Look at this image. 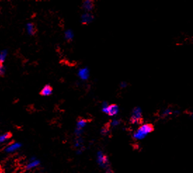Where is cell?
Listing matches in <instances>:
<instances>
[{
	"label": "cell",
	"mask_w": 193,
	"mask_h": 173,
	"mask_svg": "<svg viewBox=\"0 0 193 173\" xmlns=\"http://www.w3.org/2000/svg\"><path fill=\"white\" fill-rule=\"evenodd\" d=\"M153 130V125L150 124H145L141 126L139 129H138L136 133H134V137L136 139H142L145 137L148 134L150 133Z\"/></svg>",
	"instance_id": "obj_1"
},
{
	"label": "cell",
	"mask_w": 193,
	"mask_h": 173,
	"mask_svg": "<svg viewBox=\"0 0 193 173\" xmlns=\"http://www.w3.org/2000/svg\"><path fill=\"white\" fill-rule=\"evenodd\" d=\"M97 162L101 168L109 170V160L102 151H98L97 153Z\"/></svg>",
	"instance_id": "obj_2"
},
{
	"label": "cell",
	"mask_w": 193,
	"mask_h": 173,
	"mask_svg": "<svg viewBox=\"0 0 193 173\" xmlns=\"http://www.w3.org/2000/svg\"><path fill=\"white\" fill-rule=\"evenodd\" d=\"M118 106L115 104H112L109 106L107 103H103V111L106 114L110 116H114L118 112Z\"/></svg>",
	"instance_id": "obj_3"
},
{
	"label": "cell",
	"mask_w": 193,
	"mask_h": 173,
	"mask_svg": "<svg viewBox=\"0 0 193 173\" xmlns=\"http://www.w3.org/2000/svg\"><path fill=\"white\" fill-rule=\"evenodd\" d=\"M78 77H79V79H81V80H87L89 79V70L87 68H79L77 73Z\"/></svg>",
	"instance_id": "obj_4"
},
{
	"label": "cell",
	"mask_w": 193,
	"mask_h": 173,
	"mask_svg": "<svg viewBox=\"0 0 193 173\" xmlns=\"http://www.w3.org/2000/svg\"><path fill=\"white\" fill-rule=\"evenodd\" d=\"M21 147V144L19 142H13L9 144L6 147L5 151L7 153H13L20 149Z\"/></svg>",
	"instance_id": "obj_5"
},
{
	"label": "cell",
	"mask_w": 193,
	"mask_h": 173,
	"mask_svg": "<svg viewBox=\"0 0 193 173\" xmlns=\"http://www.w3.org/2000/svg\"><path fill=\"white\" fill-rule=\"evenodd\" d=\"M142 118V114H141V110L139 108H136L135 109L133 110V113H132V118H131V122L133 123H135V122H140V120H141Z\"/></svg>",
	"instance_id": "obj_6"
},
{
	"label": "cell",
	"mask_w": 193,
	"mask_h": 173,
	"mask_svg": "<svg viewBox=\"0 0 193 173\" xmlns=\"http://www.w3.org/2000/svg\"><path fill=\"white\" fill-rule=\"evenodd\" d=\"M93 19V15L90 13L86 12L83 13L81 16V22L83 23V24H89L92 22Z\"/></svg>",
	"instance_id": "obj_7"
},
{
	"label": "cell",
	"mask_w": 193,
	"mask_h": 173,
	"mask_svg": "<svg viewBox=\"0 0 193 173\" xmlns=\"http://www.w3.org/2000/svg\"><path fill=\"white\" fill-rule=\"evenodd\" d=\"M52 93H53L52 87H51L49 85H46L43 87L42 90H41L40 94L41 95H42V96H50V95H51Z\"/></svg>",
	"instance_id": "obj_8"
},
{
	"label": "cell",
	"mask_w": 193,
	"mask_h": 173,
	"mask_svg": "<svg viewBox=\"0 0 193 173\" xmlns=\"http://www.w3.org/2000/svg\"><path fill=\"white\" fill-rule=\"evenodd\" d=\"M39 165H40V160H37V159L34 158H32L30 160V162L26 165L25 168H26V170H32V169L37 168Z\"/></svg>",
	"instance_id": "obj_9"
},
{
	"label": "cell",
	"mask_w": 193,
	"mask_h": 173,
	"mask_svg": "<svg viewBox=\"0 0 193 173\" xmlns=\"http://www.w3.org/2000/svg\"><path fill=\"white\" fill-rule=\"evenodd\" d=\"M93 8V2L91 0H86L83 2V9L86 11V12L89 13Z\"/></svg>",
	"instance_id": "obj_10"
},
{
	"label": "cell",
	"mask_w": 193,
	"mask_h": 173,
	"mask_svg": "<svg viewBox=\"0 0 193 173\" xmlns=\"http://www.w3.org/2000/svg\"><path fill=\"white\" fill-rule=\"evenodd\" d=\"M26 31L28 35H34L36 32V29H35L34 25L32 23H28L26 24Z\"/></svg>",
	"instance_id": "obj_11"
},
{
	"label": "cell",
	"mask_w": 193,
	"mask_h": 173,
	"mask_svg": "<svg viewBox=\"0 0 193 173\" xmlns=\"http://www.w3.org/2000/svg\"><path fill=\"white\" fill-rule=\"evenodd\" d=\"M87 120H86L85 119H83V118H80V119H79L77 121L75 129L83 130L84 128L87 126Z\"/></svg>",
	"instance_id": "obj_12"
},
{
	"label": "cell",
	"mask_w": 193,
	"mask_h": 173,
	"mask_svg": "<svg viewBox=\"0 0 193 173\" xmlns=\"http://www.w3.org/2000/svg\"><path fill=\"white\" fill-rule=\"evenodd\" d=\"M64 38L66 40L71 41L74 38V32L71 30H66L64 32Z\"/></svg>",
	"instance_id": "obj_13"
},
{
	"label": "cell",
	"mask_w": 193,
	"mask_h": 173,
	"mask_svg": "<svg viewBox=\"0 0 193 173\" xmlns=\"http://www.w3.org/2000/svg\"><path fill=\"white\" fill-rule=\"evenodd\" d=\"M11 134L9 133L2 134V135H0V144L4 143L6 141H7L11 138Z\"/></svg>",
	"instance_id": "obj_14"
},
{
	"label": "cell",
	"mask_w": 193,
	"mask_h": 173,
	"mask_svg": "<svg viewBox=\"0 0 193 173\" xmlns=\"http://www.w3.org/2000/svg\"><path fill=\"white\" fill-rule=\"evenodd\" d=\"M8 52L7 50L4 49L0 51V63H4L7 58Z\"/></svg>",
	"instance_id": "obj_15"
},
{
	"label": "cell",
	"mask_w": 193,
	"mask_h": 173,
	"mask_svg": "<svg viewBox=\"0 0 193 173\" xmlns=\"http://www.w3.org/2000/svg\"><path fill=\"white\" fill-rule=\"evenodd\" d=\"M6 72V68L3 63H0V75H4Z\"/></svg>",
	"instance_id": "obj_16"
},
{
	"label": "cell",
	"mask_w": 193,
	"mask_h": 173,
	"mask_svg": "<svg viewBox=\"0 0 193 173\" xmlns=\"http://www.w3.org/2000/svg\"><path fill=\"white\" fill-rule=\"evenodd\" d=\"M101 133H102L103 135H106L107 133H108V128L107 127H104L101 130Z\"/></svg>",
	"instance_id": "obj_17"
},
{
	"label": "cell",
	"mask_w": 193,
	"mask_h": 173,
	"mask_svg": "<svg viewBox=\"0 0 193 173\" xmlns=\"http://www.w3.org/2000/svg\"><path fill=\"white\" fill-rule=\"evenodd\" d=\"M119 124V122L117 121V120H113V121L112 122V125L113 126H116V125H117Z\"/></svg>",
	"instance_id": "obj_18"
},
{
	"label": "cell",
	"mask_w": 193,
	"mask_h": 173,
	"mask_svg": "<svg viewBox=\"0 0 193 173\" xmlns=\"http://www.w3.org/2000/svg\"><path fill=\"white\" fill-rule=\"evenodd\" d=\"M171 113L170 110H166V111L164 112V115H169Z\"/></svg>",
	"instance_id": "obj_19"
},
{
	"label": "cell",
	"mask_w": 193,
	"mask_h": 173,
	"mask_svg": "<svg viewBox=\"0 0 193 173\" xmlns=\"http://www.w3.org/2000/svg\"><path fill=\"white\" fill-rule=\"evenodd\" d=\"M0 173H3V171H2V170H1V168H0Z\"/></svg>",
	"instance_id": "obj_20"
}]
</instances>
